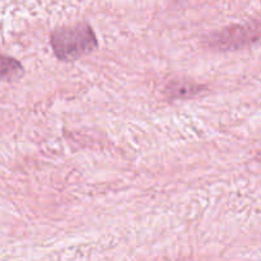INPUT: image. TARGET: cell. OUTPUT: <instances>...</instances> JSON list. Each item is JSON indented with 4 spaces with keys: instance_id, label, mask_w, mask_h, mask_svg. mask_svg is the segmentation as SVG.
I'll return each mask as SVG.
<instances>
[{
    "instance_id": "cell-1",
    "label": "cell",
    "mask_w": 261,
    "mask_h": 261,
    "mask_svg": "<svg viewBox=\"0 0 261 261\" xmlns=\"http://www.w3.org/2000/svg\"><path fill=\"white\" fill-rule=\"evenodd\" d=\"M50 45L61 61H75L97 50L96 33L87 22L63 25L50 33Z\"/></svg>"
},
{
    "instance_id": "cell-2",
    "label": "cell",
    "mask_w": 261,
    "mask_h": 261,
    "mask_svg": "<svg viewBox=\"0 0 261 261\" xmlns=\"http://www.w3.org/2000/svg\"><path fill=\"white\" fill-rule=\"evenodd\" d=\"M261 41V22L233 24L216 31L204 38V45L213 51H234Z\"/></svg>"
},
{
    "instance_id": "cell-3",
    "label": "cell",
    "mask_w": 261,
    "mask_h": 261,
    "mask_svg": "<svg viewBox=\"0 0 261 261\" xmlns=\"http://www.w3.org/2000/svg\"><path fill=\"white\" fill-rule=\"evenodd\" d=\"M205 84L186 78H173L166 84L165 94L168 99H189L205 92Z\"/></svg>"
},
{
    "instance_id": "cell-4",
    "label": "cell",
    "mask_w": 261,
    "mask_h": 261,
    "mask_svg": "<svg viewBox=\"0 0 261 261\" xmlns=\"http://www.w3.org/2000/svg\"><path fill=\"white\" fill-rule=\"evenodd\" d=\"M23 75V66L17 59L2 56V79L3 81H14Z\"/></svg>"
}]
</instances>
